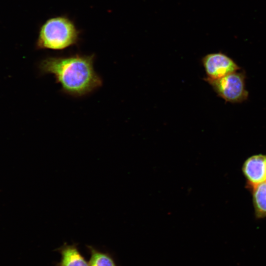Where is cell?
Here are the masks:
<instances>
[{
  "label": "cell",
  "instance_id": "2",
  "mask_svg": "<svg viewBox=\"0 0 266 266\" xmlns=\"http://www.w3.org/2000/svg\"><path fill=\"white\" fill-rule=\"evenodd\" d=\"M80 34L75 23L68 17H52L40 27L36 47L37 49L63 50L76 44Z\"/></svg>",
  "mask_w": 266,
  "mask_h": 266
},
{
  "label": "cell",
  "instance_id": "7",
  "mask_svg": "<svg viewBox=\"0 0 266 266\" xmlns=\"http://www.w3.org/2000/svg\"><path fill=\"white\" fill-rule=\"evenodd\" d=\"M251 189L252 201L257 218L266 217V181L254 187Z\"/></svg>",
  "mask_w": 266,
  "mask_h": 266
},
{
  "label": "cell",
  "instance_id": "1",
  "mask_svg": "<svg viewBox=\"0 0 266 266\" xmlns=\"http://www.w3.org/2000/svg\"><path fill=\"white\" fill-rule=\"evenodd\" d=\"M95 55L75 54L48 57L39 64L42 74L53 75L65 94L74 97L87 95L102 84L94 68Z\"/></svg>",
  "mask_w": 266,
  "mask_h": 266
},
{
  "label": "cell",
  "instance_id": "6",
  "mask_svg": "<svg viewBox=\"0 0 266 266\" xmlns=\"http://www.w3.org/2000/svg\"><path fill=\"white\" fill-rule=\"evenodd\" d=\"M78 244L71 245L66 243L56 250L61 254V260L55 266H90L89 263L81 254L77 247Z\"/></svg>",
  "mask_w": 266,
  "mask_h": 266
},
{
  "label": "cell",
  "instance_id": "3",
  "mask_svg": "<svg viewBox=\"0 0 266 266\" xmlns=\"http://www.w3.org/2000/svg\"><path fill=\"white\" fill-rule=\"evenodd\" d=\"M245 79V73L238 70L219 79H204L219 97L232 103H241L248 99Z\"/></svg>",
  "mask_w": 266,
  "mask_h": 266
},
{
  "label": "cell",
  "instance_id": "8",
  "mask_svg": "<svg viewBox=\"0 0 266 266\" xmlns=\"http://www.w3.org/2000/svg\"><path fill=\"white\" fill-rule=\"evenodd\" d=\"M90 254V266H119L112 255L90 245L86 246Z\"/></svg>",
  "mask_w": 266,
  "mask_h": 266
},
{
  "label": "cell",
  "instance_id": "5",
  "mask_svg": "<svg viewBox=\"0 0 266 266\" xmlns=\"http://www.w3.org/2000/svg\"><path fill=\"white\" fill-rule=\"evenodd\" d=\"M242 170L250 189L266 181V155L257 154L249 157L243 163Z\"/></svg>",
  "mask_w": 266,
  "mask_h": 266
},
{
  "label": "cell",
  "instance_id": "4",
  "mask_svg": "<svg viewBox=\"0 0 266 266\" xmlns=\"http://www.w3.org/2000/svg\"><path fill=\"white\" fill-rule=\"evenodd\" d=\"M206 79H216L239 70V66L231 58L222 52L211 53L201 59Z\"/></svg>",
  "mask_w": 266,
  "mask_h": 266
}]
</instances>
